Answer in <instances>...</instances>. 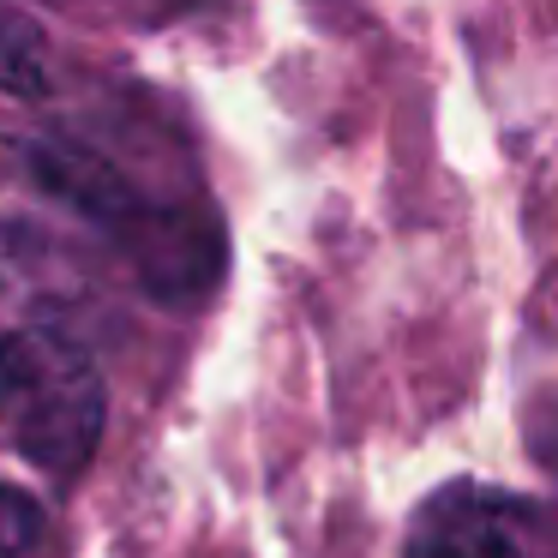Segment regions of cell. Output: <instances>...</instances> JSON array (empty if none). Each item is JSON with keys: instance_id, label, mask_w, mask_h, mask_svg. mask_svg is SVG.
Segmentation results:
<instances>
[{"instance_id": "cell-7", "label": "cell", "mask_w": 558, "mask_h": 558, "mask_svg": "<svg viewBox=\"0 0 558 558\" xmlns=\"http://www.w3.org/2000/svg\"><path fill=\"white\" fill-rule=\"evenodd\" d=\"M54 7H85V0H54Z\"/></svg>"}, {"instance_id": "cell-1", "label": "cell", "mask_w": 558, "mask_h": 558, "mask_svg": "<svg viewBox=\"0 0 558 558\" xmlns=\"http://www.w3.org/2000/svg\"><path fill=\"white\" fill-rule=\"evenodd\" d=\"M43 186L54 198L90 217L126 258H133L138 282L157 301H205L222 277V222L198 193H162L145 174H133L114 150L90 145L78 133L43 138L31 150Z\"/></svg>"}, {"instance_id": "cell-3", "label": "cell", "mask_w": 558, "mask_h": 558, "mask_svg": "<svg viewBox=\"0 0 558 558\" xmlns=\"http://www.w3.org/2000/svg\"><path fill=\"white\" fill-rule=\"evenodd\" d=\"M402 558H558V510L481 481H450L414 510Z\"/></svg>"}, {"instance_id": "cell-6", "label": "cell", "mask_w": 558, "mask_h": 558, "mask_svg": "<svg viewBox=\"0 0 558 558\" xmlns=\"http://www.w3.org/2000/svg\"><path fill=\"white\" fill-rule=\"evenodd\" d=\"M522 445H529L534 469L558 486V390H541V397L522 409Z\"/></svg>"}, {"instance_id": "cell-5", "label": "cell", "mask_w": 558, "mask_h": 558, "mask_svg": "<svg viewBox=\"0 0 558 558\" xmlns=\"http://www.w3.org/2000/svg\"><path fill=\"white\" fill-rule=\"evenodd\" d=\"M43 546V505L25 486L0 481V558H25Z\"/></svg>"}, {"instance_id": "cell-4", "label": "cell", "mask_w": 558, "mask_h": 558, "mask_svg": "<svg viewBox=\"0 0 558 558\" xmlns=\"http://www.w3.org/2000/svg\"><path fill=\"white\" fill-rule=\"evenodd\" d=\"M0 90H13V97L49 90V43L37 37V25H25L7 7H0Z\"/></svg>"}, {"instance_id": "cell-2", "label": "cell", "mask_w": 558, "mask_h": 558, "mask_svg": "<svg viewBox=\"0 0 558 558\" xmlns=\"http://www.w3.org/2000/svg\"><path fill=\"white\" fill-rule=\"evenodd\" d=\"M0 433L25 462L73 481L102 438V378L61 330H0Z\"/></svg>"}]
</instances>
